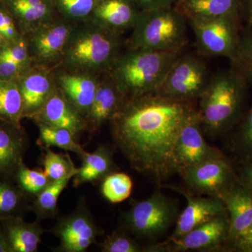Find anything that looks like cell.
Here are the masks:
<instances>
[{"instance_id": "1", "label": "cell", "mask_w": 252, "mask_h": 252, "mask_svg": "<svg viewBox=\"0 0 252 252\" xmlns=\"http://www.w3.org/2000/svg\"><path fill=\"white\" fill-rule=\"evenodd\" d=\"M194 109L155 94L126 97L109 121L113 140L132 169L160 185L177 173L176 142Z\"/></svg>"}, {"instance_id": "2", "label": "cell", "mask_w": 252, "mask_h": 252, "mask_svg": "<svg viewBox=\"0 0 252 252\" xmlns=\"http://www.w3.org/2000/svg\"><path fill=\"white\" fill-rule=\"evenodd\" d=\"M120 36L90 21L76 23L59 67L98 76L108 72L121 54Z\"/></svg>"}, {"instance_id": "3", "label": "cell", "mask_w": 252, "mask_h": 252, "mask_svg": "<svg viewBox=\"0 0 252 252\" xmlns=\"http://www.w3.org/2000/svg\"><path fill=\"white\" fill-rule=\"evenodd\" d=\"M247 81L239 72L223 71L210 77L199 100L203 130L211 137L222 135L234 126L243 112Z\"/></svg>"}, {"instance_id": "4", "label": "cell", "mask_w": 252, "mask_h": 252, "mask_svg": "<svg viewBox=\"0 0 252 252\" xmlns=\"http://www.w3.org/2000/svg\"><path fill=\"white\" fill-rule=\"evenodd\" d=\"M180 53L128 49L113 63L109 74L126 97L155 94Z\"/></svg>"}, {"instance_id": "5", "label": "cell", "mask_w": 252, "mask_h": 252, "mask_svg": "<svg viewBox=\"0 0 252 252\" xmlns=\"http://www.w3.org/2000/svg\"><path fill=\"white\" fill-rule=\"evenodd\" d=\"M187 18L169 7L141 11L129 39V49L180 53L187 42Z\"/></svg>"}, {"instance_id": "6", "label": "cell", "mask_w": 252, "mask_h": 252, "mask_svg": "<svg viewBox=\"0 0 252 252\" xmlns=\"http://www.w3.org/2000/svg\"><path fill=\"white\" fill-rule=\"evenodd\" d=\"M180 214L177 201L157 190L145 200L132 202L123 214L122 226L137 240L154 241L175 225Z\"/></svg>"}, {"instance_id": "7", "label": "cell", "mask_w": 252, "mask_h": 252, "mask_svg": "<svg viewBox=\"0 0 252 252\" xmlns=\"http://www.w3.org/2000/svg\"><path fill=\"white\" fill-rule=\"evenodd\" d=\"M210 77L206 64L192 56H179L155 94L165 98L190 102L199 99Z\"/></svg>"}, {"instance_id": "8", "label": "cell", "mask_w": 252, "mask_h": 252, "mask_svg": "<svg viewBox=\"0 0 252 252\" xmlns=\"http://www.w3.org/2000/svg\"><path fill=\"white\" fill-rule=\"evenodd\" d=\"M197 44L209 56H223L235 63L241 38L237 14L207 20H190Z\"/></svg>"}, {"instance_id": "9", "label": "cell", "mask_w": 252, "mask_h": 252, "mask_svg": "<svg viewBox=\"0 0 252 252\" xmlns=\"http://www.w3.org/2000/svg\"><path fill=\"white\" fill-rule=\"evenodd\" d=\"M74 25L54 17L24 35L33 65L51 69L59 67Z\"/></svg>"}, {"instance_id": "10", "label": "cell", "mask_w": 252, "mask_h": 252, "mask_svg": "<svg viewBox=\"0 0 252 252\" xmlns=\"http://www.w3.org/2000/svg\"><path fill=\"white\" fill-rule=\"evenodd\" d=\"M179 174L190 190L219 198L239 180L223 154L184 169Z\"/></svg>"}, {"instance_id": "11", "label": "cell", "mask_w": 252, "mask_h": 252, "mask_svg": "<svg viewBox=\"0 0 252 252\" xmlns=\"http://www.w3.org/2000/svg\"><path fill=\"white\" fill-rule=\"evenodd\" d=\"M51 232L60 240L59 246L55 250L60 252H85L97 243V237L103 234L84 200L72 213L60 219Z\"/></svg>"}, {"instance_id": "12", "label": "cell", "mask_w": 252, "mask_h": 252, "mask_svg": "<svg viewBox=\"0 0 252 252\" xmlns=\"http://www.w3.org/2000/svg\"><path fill=\"white\" fill-rule=\"evenodd\" d=\"M230 233L226 210L182 238L165 242L167 252H213L224 249Z\"/></svg>"}, {"instance_id": "13", "label": "cell", "mask_w": 252, "mask_h": 252, "mask_svg": "<svg viewBox=\"0 0 252 252\" xmlns=\"http://www.w3.org/2000/svg\"><path fill=\"white\" fill-rule=\"evenodd\" d=\"M221 155L223 154L219 149L205 141L198 109H194L182 126L176 142L174 157L177 173L207 159Z\"/></svg>"}, {"instance_id": "14", "label": "cell", "mask_w": 252, "mask_h": 252, "mask_svg": "<svg viewBox=\"0 0 252 252\" xmlns=\"http://www.w3.org/2000/svg\"><path fill=\"white\" fill-rule=\"evenodd\" d=\"M175 190L183 195L187 200V205L175 223L173 233L167 240H177L188 233L199 225L216 217L225 210L223 200L215 197L195 196L175 186L162 185Z\"/></svg>"}, {"instance_id": "15", "label": "cell", "mask_w": 252, "mask_h": 252, "mask_svg": "<svg viewBox=\"0 0 252 252\" xmlns=\"http://www.w3.org/2000/svg\"><path fill=\"white\" fill-rule=\"evenodd\" d=\"M54 77L56 87L86 119L100 76L58 67L54 69Z\"/></svg>"}, {"instance_id": "16", "label": "cell", "mask_w": 252, "mask_h": 252, "mask_svg": "<svg viewBox=\"0 0 252 252\" xmlns=\"http://www.w3.org/2000/svg\"><path fill=\"white\" fill-rule=\"evenodd\" d=\"M23 102V118L32 119L56 89L54 69L32 65L16 79Z\"/></svg>"}, {"instance_id": "17", "label": "cell", "mask_w": 252, "mask_h": 252, "mask_svg": "<svg viewBox=\"0 0 252 252\" xmlns=\"http://www.w3.org/2000/svg\"><path fill=\"white\" fill-rule=\"evenodd\" d=\"M37 124L64 128L70 131L76 137L89 129L86 118L56 88L46 103L32 118Z\"/></svg>"}, {"instance_id": "18", "label": "cell", "mask_w": 252, "mask_h": 252, "mask_svg": "<svg viewBox=\"0 0 252 252\" xmlns=\"http://www.w3.org/2000/svg\"><path fill=\"white\" fill-rule=\"evenodd\" d=\"M132 0H95L94 10L87 21L121 34L134 28L141 11Z\"/></svg>"}, {"instance_id": "19", "label": "cell", "mask_w": 252, "mask_h": 252, "mask_svg": "<svg viewBox=\"0 0 252 252\" xmlns=\"http://www.w3.org/2000/svg\"><path fill=\"white\" fill-rule=\"evenodd\" d=\"M220 199L229 217L230 233L227 246L230 250L252 225V193L238 180Z\"/></svg>"}, {"instance_id": "20", "label": "cell", "mask_w": 252, "mask_h": 252, "mask_svg": "<svg viewBox=\"0 0 252 252\" xmlns=\"http://www.w3.org/2000/svg\"><path fill=\"white\" fill-rule=\"evenodd\" d=\"M109 72L99 77L94 102L86 117L88 127L97 130L115 115L126 99Z\"/></svg>"}, {"instance_id": "21", "label": "cell", "mask_w": 252, "mask_h": 252, "mask_svg": "<svg viewBox=\"0 0 252 252\" xmlns=\"http://www.w3.org/2000/svg\"><path fill=\"white\" fill-rule=\"evenodd\" d=\"M28 144L21 126L0 121V178L13 180Z\"/></svg>"}, {"instance_id": "22", "label": "cell", "mask_w": 252, "mask_h": 252, "mask_svg": "<svg viewBox=\"0 0 252 252\" xmlns=\"http://www.w3.org/2000/svg\"><path fill=\"white\" fill-rule=\"evenodd\" d=\"M0 225L12 252H36L44 230L39 220L28 223L21 216L0 219Z\"/></svg>"}, {"instance_id": "23", "label": "cell", "mask_w": 252, "mask_h": 252, "mask_svg": "<svg viewBox=\"0 0 252 252\" xmlns=\"http://www.w3.org/2000/svg\"><path fill=\"white\" fill-rule=\"evenodd\" d=\"M81 158L82 163L73 177V185L76 188L84 184L102 182L104 177L117 170L113 152L106 146H99L92 153L86 152Z\"/></svg>"}, {"instance_id": "24", "label": "cell", "mask_w": 252, "mask_h": 252, "mask_svg": "<svg viewBox=\"0 0 252 252\" xmlns=\"http://www.w3.org/2000/svg\"><path fill=\"white\" fill-rule=\"evenodd\" d=\"M9 5L23 35L54 18L52 0H9Z\"/></svg>"}, {"instance_id": "25", "label": "cell", "mask_w": 252, "mask_h": 252, "mask_svg": "<svg viewBox=\"0 0 252 252\" xmlns=\"http://www.w3.org/2000/svg\"><path fill=\"white\" fill-rule=\"evenodd\" d=\"M181 3V11L190 21L237 14L238 0H183Z\"/></svg>"}, {"instance_id": "26", "label": "cell", "mask_w": 252, "mask_h": 252, "mask_svg": "<svg viewBox=\"0 0 252 252\" xmlns=\"http://www.w3.org/2000/svg\"><path fill=\"white\" fill-rule=\"evenodd\" d=\"M23 102L17 81L0 80V121L21 126Z\"/></svg>"}, {"instance_id": "27", "label": "cell", "mask_w": 252, "mask_h": 252, "mask_svg": "<svg viewBox=\"0 0 252 252\" xmlns=\"http://www.w3.org/2000/svg\"><path fill=\"white\" fill-rule=\"evenodd\" d=\"M37 126L39 137L36 144L43 150L56 147L66 152H73L80 158L86 153L84 148L78 143L77 137L70 131L44 124H37Z\"/></svg>"}, {"instance_id": "28", "label": "cell", "mask_w": 252, "mask_h": 252, "mask_svg": "<svg viewBox=\"0 0 252 252\" xmlns=\"http://www.w3.org/2000/svg\"><path fill=\"white\" fill-rule=\"evenodd\" d=\"M72 179L73 177H68L63 180L50 182L47 187L33 199L31 210L35 214L36 220L40 221L56 216L60 195Z\"/></svg>"}, {"instance_id": "29", "label": "cell", "mask_w": 252, "mask_h": 252, "mask_svg": "<svg viewBox=\"0 0 252 252\" xmlns=\"http://www.w3.org/2000/svg\"><path fill=\"white\" fill-rule=\"evenodd\" d=\"M13 180L26 198L32 199L36 198L51 182L44 170L41 168L32 170L24 162L18 167Z\"/></svg>"}, {"instance_id": "30", "label": "cell", "mask_w": 252, "mask_h": 252, "mask_svg": "<svg viewBox=\"0 0 252 252\" xmlns=\"http://www.w3.org/2000/svg\"><path fill=\"white\" fill-rule=\"evenodd\" d=\"M41 163L51 182L74 177L77 172V167L69 154L56 153L51 148L44 149Z\"/></svg>"}, {"instance_id": "31", "label": "cell", "mask_w": 252, "mask_h": 252, "mask_svg": "<svg viewBox=\"0 0 252 252\" xmlns=\"http://www.w3.org/2000/svg\"><path fill=\"white\" fill-rule=\"evenodd\" d=\"M133 183L124 172H114L101 182V193L109 203H122L130 196Z\"/></svg>"}, {"instance_id": "32", "label": "cell", "mask_w": 252, "mask_h": 252, "mask_svg": "<svg viewBox=\"0 0 252 252\" xmlns=\"http://www.w3.org/2000/svg\"><path fill=\"white\" fill-rule=\"evenodd\" d=\"M11 180L0 178V219L21 216L27 198Z\"/></svg>"}, {"instance_id": "33", "label": "cell", "mask_w": 252, "mask_h": 252, "mask_svg": "<svg viewBox=\"0 0 252 252\" xmlns=\"http://www.w3.org/2000/svg\"><path fill=\"white\" fill-rule=\"evenodd\" d=\"M102 252H157L156 244L142 245L125 232L115 231L99 244Z\"/></svg>"}, {"instance_id": "34", "label": "cell", "mask_w": 252, "mask_h": 252, "mask_svg": "<svg viewBox=\"0 0 252 252\" xmlns=\"http://www.w3.org/2000/svg\"><path fill=\"white\" fill-rule=\"evenodd\" d=\"M62 18L73 23L87 21L94 10L95 0H52Z\"/></svg>"}, {"instance_id": "35", "label": "cell", "mask_w": 252, "mask_h": 252, "mask_svg": "<svg viewBox=\"0 0 252 252\" xmlns=\"http://www.w3.org/2000/svg\"><path fill=\"white\" fill-rule=\"evenodd\" d=\"M0 60H6L21 64L26 67L33 65L30 56L27 39L23 35L14 42L6 43L0 48Z\"/></svg>"}, {"instance_id": "36", "label": "cell", "mask_w": 252, "mask_h": 252, "mask_svg": "<svg viewBox=\"0 0 252 252\" xmlns=\"http://www.w3.org/2000/svg\"><path fill=\"white\" fill-rule=\"evenodd\" d=\"M236 145L243 161H252V104L239 128Z\"/></svg>"}, {"instance_id": "37", "label": "cell", "mask_w": 252, "mask_h": 252, "mask_svg": "<svg viewBox=\"0 0 252 252\" xmlns=\"http://www.w3.org/2000/svg\"><path fill=\"white\" fill-rule=\"evenodd\" d=\"M235 63L240 69L239 72L252 85V34L241 38L238 59Z\"/></svg>"}, {"instance_id": "38", "label": "cell", "mask_w": 252, "mask_h": 252, "mask_svg": "<svg viewBox=\"0 0 252 252\" xmlns=\"http://www.w3.org/2000/svg\"><path fill=\"white\" fill-rule=\"evenodd\" d=\"M0 34L6 43L14 42L23 36L15 25L12 16L2 9H0Z\"/></svg>"}, {"instance_id": "39", "label": "cell", "mask_w": 252, "mask_h": 252, "mask_svg": "<svg viewBox=\"0 0 252 252\" xmlns=\"http://www.w3.org/2000/svg\"><path fill=\"white\" fill-rule=\"evenodd\" d=\"M29 68L11 61L0 60V80H16Z\"/></svg>"}, {"instance_id": "40", "label": "cell", "mask_w": 252, "mask_h": 252, "mask_svg": "<svg viewBox=\"0 0 252 252\" xmlns=\"http://www.w3.org/2000/svg\"><path fill=\"white\" fill-rule=\"evenodd\" d=\"M230 250L237 252H252V223L246 233L233 245Z\"/></svg>"}, {"instance_id": "41", "label": "cell", "mask_w": 252, "mask_h": 252, "mask_svg": "<svg viewBox=\"0 0 252 252\" xmlns=\"http://www.w3.org/2000/svg\"><path fill=\"white\" fill-rule=\"evenodd\" d=\"M138 3L142 11L160 9V8L169 7L173 0H135Z\"/></svg>"}, {"instance_id": "42", "label": "cell", "mask_w": 252, "mask_h": 252, "mask_svg": "<svg viewBox=\"0 0 252 252\" xmlns=\"http://www.w3.org/2000/svg\"><path fill=\"white\" fill-rule=\"evenodd\" d=\"M238 179L240 183L245 186L252 193V161H243Z\"/></svg>"}, {"instance_id": "43", "label": "cell", "mask_w": 252, "mask_h": 252, "mask_svg": "<svg viewBox=\"0 0 252 252\" xmlns=\"http://www.w3.org/2000/svg\"><path fill=\"white\" fill-rule=\"evenodd\" d=\"M0 252H12L5 238L1 225H0Z\"/></svg>"}, {"instance_id": "44", "label": "cell", "mask_w": 252, "mask_h": 252, "mask_svg": "<svg viewBox=\"0 0 252 252\" xmlns=\"http://www.w3.org/2000/svg\"><path fill=\"white\" fill-rule=\"evenodd\" d=\"M248 18L249 24L252 28V0L248 1Z\"/></svg>"}, {"instance_id": "45", "label": "cell", "mask_w": 252, "mask_h": 252, "mask_svg": "<svg viewBox=\"0 0 252 252\" xmlns=\"http://www.w3.org/2000/svg\"><path fill=\"white\" fill-rule=\"evenodd\" d=\"M6 44V41L4 40V38H3V36L1 35V34H0V48H1V46L5 45V44Z\"/></svg>"}, {"instance_id": "46", "label": "cell", "mask_w": 252, "mask_h": 252, "mask_svg": "<svg viewBox=\"0 0 252 252\" xmlns=\"http://www.w3.org/2000/svg\"><path fill=\"white\" fill-rule=\"evenodd\" d=\"M183 1V0H180V1Z\"/></svg>"}]
</instances>
